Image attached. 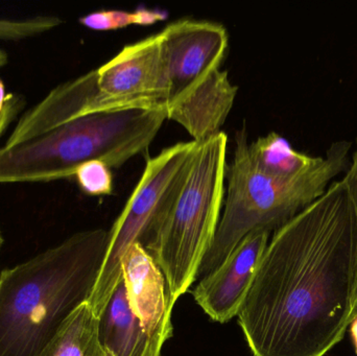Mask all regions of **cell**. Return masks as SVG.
<instances>
[{
    "mask_svg": "<svg viewBox=\"0 0 357 356\" xmlns=\"http://www.w3.org/2000/svg\"><path fill=\"white\" fill-rule=\"evenodd\" d=\"M350 330H351V336L352 339H354V346H356L357 355V317L354 320V322H352Z\"/></svg>",
    "mask_w": 357,
    "mask_h": 356,
    "instance_id": "obj_19",
    "label": "cell"
},
{
    "mask_svg": "<svg viewBox=\"0 0 357 356\" xmlns=\"http://www.w3.org/2000/svg\"><path fill=\"white\" fill-rule=\"evenodd\" d=\"M73 179L77 181L79 189L87 196H110L113 192L112 169L104 161L84 163L75 171Z\"/></svg>",
    "mask_w": 357,
    "mask_h": 356,
    "instance_id": "obj_16",
    "label": "cell"
},
{
    "mask_svg": "<svg viewBox=\"0 0 357 356\" xmlns=\"http://www.w3.org/2000/svg\"><path fill=\"white\" fill-rule=\"evenodd\" d=\"M8 63V54L0 47V68ZM25 102L19 94L6 91L3 82L0 79V138L8 127L14 123L23 110Z\"/></svg>",
    "mask_w": 357,
    "mask_h": 356,
    "instance_id": "obj_17",
    "label": "cell"
},
{
    "mask_svg": "<svg viewBox=\"0 0 357 356\" xmlns=\"http://www.w3.org/2000/svg\"><path fill=\"white\" fill-rule=\"evenodd\" d=\"M238 322L254 356H324L357 317V210L343 179L274 232Z\"/></svg>",
    "mask_w": 357,
    "mask_h": 356,
    "instance_id": "obj_1",
    "label": "cell"
},
{
    "mask_svg": "<svg viewBox=\"0 0 357 356\" xmlns=\"http://www.w3.org/2000/svg\"><path fill=\"white\" fill-rule=\"evenodd\" d=\"M96 70L91 113L153 109L167 113L169 77L161 31L125 46Z\"/></svg>",
    "mask_w": 357,
    "mask_h": 356,
    "instance_id": "obj_7",
    "label": "cell"
},
{
    "mask_svg": "<svg viewBox=\"0 0 357 356\" xmlns=\"http://www.w3.org/2000/svg\"><path fill=\"white\" fill-rule=\"evenodd\" d=\"M250 157L262 173L277 179H291L312 169L323 157H312L295 150L278 133H268L250 144Z\"/></svg>",
    "mask_w": 357,
    "mask_h": 356,
    "instance_id": "obj_13",
    "label": "cell"
},
{
    "mask_svg": "<svg viewBox=\"0 0 357 356\" xmlns=\"http://www.w3.org/2000/svg\"><path fill=\"white\" fill-rule=\"evenodd\" d=\"M161 33L171 86L169 109L220 70L229 35L220 23L189 18L172 22Z\"/></svg>",
    "mask_w": 357,
    "mask_h": 356,
    "instance_id": "obj_8",
    "label": "cell"
},
{
    "mask_svg": "<svg viewBox=\"0 0 357 356\" xmlns=\"http://www.w3.org/2000/svg\"><path fill=\"white\" fill-rule=\"evenodd\" d=\"M107 230L73 234L0 274V356H41L75 309L88 302L107 248Z\"/></svg>",
    "mask_w": 357,
    "mask_h": 356,
    "instance_id": "obj_2",
    "label": "cell"
},
{
    "mask_svg": "<svg viewBox=\"0 0 357 356\" xmlns=\"http://www.w3.org/2000/svg\"><path fill=\"white\" fill-rule=\"evenodd\" d=\"M197 142H178L146 160L144 173L108 233V248L93 292L88 300L98 318L121 279V261L130 247L148 249L177 196Z\"/></svg>",
    "mask_w": 357,
    "mask_h": 356,
    "instance_id": "obj_6",
    "label": "cell"
},
{
    "mask_svg": "<svg viewBox=\"0 0 357 356\" xmlns=\"http://www.w3.org/2000/svg\"><path fill=\"white\" fill-rule=\"evenodd\" d=\"M121 270L130 309L146 332L174 330L167 280L148 251L140 244L132 245L123 255Z\"/></svg>",
    "mask_w": 357,
    "mask_h": 356,
    "instance_id": "obj_10",
    "label": "cell"
},
{
    "mask_svg": "<svg viewBox=\"0 0 357 356\" xmlns=\"http://www.w3.org/2000/svg\"><path fill=\"white\" fill-rule=\"evenodd\" d=\"M344 183L356 204L357 210V146L356 150L352 154L351 161H350L349 167H348L347 173L343 178Z\"/></svg>",
    "mask_w": 357,
    "mask_h": 356,
    "instance_id": "obj_18",
    "label": "cell"
},
{
    "mask_svg": "<svg viewBox=\"0 0 357 356\" xmlns=\"http://www.w3.org/2000/svg\"><path fill=\"white\" fill-rule=\"evenodd\" d=\"M249 146L243 127L235 135L234 156L227 169L228 189L220 223L197 278L220 267L248 234L276 231L322 196L333 179L349 167L352 144L335 142L319 164L291 179H277L260 171L250 157Z\"/></svg>",
    "mask_w": 357,
    "mask_h": 356,
    "instance_id": "obj_4",
    "label": "cell"
},
{
    "mask_svg": "<svg viewBox=\"0 0 357 356\" xmlns=\"http://www.w3.org/2000/svg\"><path fill=\"white\" fill-rule=\"evenodd\" d=\"M56 16H36L29 18H0V41H20L54 31L62 24Z\"/></svg>",
    "mask_w": 357,
    "mask_h": 356,
    "instance_id": "obj_15",
    "label": "cell"
},
{
    "mask_svg": "<svg viewBox=\"0 0 357 356\" xmlns=\"http://www.w3.org/2000/svg\"><path fill=\"white\" fill-rule=\"evenodd\" d=\"M41 356H114L100 336V318L87 302L64 322Z\"/></svg>",
    "mask_w": 357,
    "mask_h": 356,
    "instance_id": "obj_12",
    "label": "cell"
},
{
    "mask_svg": "<svg viewBox=\"0 0 357 356\" xmlns=\"http://www.w3.org/2000/svg\"><path fill=\"white\" fill-rule=\"evenodd\" d=\"M228 137L218 135L195 148L184 180L146 251L167 280L174 307L197 279L222 215Z\"/></svg>",
    "mask_w": 357,
    "mask_h": 356,
    "instance_id": "obj_5",
    "label": "cell"
},
{
    "mask_svg": "<svg viewBox=\"0 0 357 356\" xmlns=\"http://www.w3.org/2000/svg\"><path fill=\"white\" fill-rule=\"evenodd\" d=\"M270 235L264 230L248 234L222 265L205 276L192 291L195 302L213 321L227 323L238 315Z\"/></svg>",
    "mask_w": 357,
    "mask_h": 356,
    "instance_id": "obj_9",
    "label": "cell"
},
{
    "mask_svg": "<svg viewBox=\"0 0 357 356\" xmlns=\"http://www.w3.org/2000/svg\"><path fill=\"white\" fill-rule=\"evenodd\" d=\"M174 330L149 334L128 302L125 280L121 281L100 318L102 344L114 356H162V347Z\"/></svg>",
    "mask_w": 357,
    "mask_h": 356,
    "instance_id": "obj_11",
    "label": "cell"
},
{
    "mask_svg": "<svg viewBox=\"0 0 357 356\" xmlns=\"http://www.w3.org/2000/svg\"><path fill=\"white\" fill-rule=\"evenodd\" d=\"M165 10L138 8L135 10H100L79 17V23L96 31H116L132 25L150 26L167 19Z\"/></svg>",
    "mask_w": 357,
    "mask_h": 356,
    "instance_id": "obj_14",
    "label": "cell"
},
{
    "mask_svg": "<svg viewBox=\"0 0 357 356\" xmlns=\"http://www.w3.org/2000/svg\"><path fill=\"white\" fill-rule=\"evenodd\" d=\"M2 242H3V240H2L1 231H0V249H1Z\"/></svg>",
    "mask_w": 357,
    "mask_h": 356,
    "instance_id": "obj_20",
    "label": "cell"
},
{
    "mask_svg": "<svg viewBox=\"0 0 357 356\" xmlns=\"http://www.w3.org/2000/svg\"><path fill=\"white\" fill-rule=\"evenodd\" d=\"M167 119L165 110L126 109L90 113L26 141L0 146V184L73 179L89 161L119 169L148 150Z\"/></svg>",
    "mask_w": 357,
    "mask_h": 356,
    "instance_id": "obj_3",
    "label": "cell"
}]
</instances>
